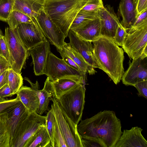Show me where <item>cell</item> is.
Listing matches in <instances>:
<instances>
[{"label": "cell", "instance_id": "cell-40", "mask_svg": "<svg viewBox=\"0 0 147 147\" xmlns=\"http://www.w3.org/2000/svg\"><path fill=\"white\" fill-rule=\"evenodd\" d=\"M57 51L60 53L62 59L68 65L78 71L81 73L83 76H84L82 73L78 66L70 57L61 50H59Z\"/></svg>", "mask_w": 147, "mask_h": 147}, {"label": "cell", "instance_id": "cell-22", "mask_svg": "<svg viewBox=\"0 0 147 147\" xmlns=\"http://www.w3.org/2000/svg\"><path fill=\"white\" fill-rule=\"evenodd\" d=\"M85 78H64L52 82L54 97L57 99L80 84H85Z\"/></svg>", "mask_w": 147, "mask_h": 147}, {"label": "cell", "instance_id": "cell-19", "mask_svg": "<svg viewBox=\"0 0 147 147\" xmlns=\"http://www.w3.org/2000/svg\"><path fill=\"white\" fill-rule=\"evenodd\" d=\"M118 12L121 18L120 23L126 30L133 24L137 15L136 6L134 0H121Z\"/></svg>", "mask_w": 147, "mask_h": 147}, {"label": "cell", "instance_id": "cell-24", "mask_svg": "<svg viewBox=\"0 0 147 147\" xmlns=\"http://www.w3.org/2000/svg\"><path fill=\"white\" fill-rule=\"evenodd\" d=\"M60 50L70 57L78 66L84 76L86 72L91 75L95 74L96 72L94 68L88 64L69 43H66Z\"/></svg>", "mask_w": 147, "mask_h": 147}, {"label": "cell", "instance_id": "cell-1", "mask_svg": "<svg viewBox=\"0 0 147 147\" xmlns=\"http://www.w3.org/2000/svg\"><path fill=\"white\" fill-rule=\"evenodd\" d=\"M121 121L112 111L104 110L81 120L77 125L81 138H99L107 147H115L122 134Z\"/></svg>", "mask_w": 147, "mask_h": 147}, {"label": "cell", "instance_id": "cell-37", "mask_svg": "<svg viewBox=\"0 0 147 147\" xmlns=\"http://www.w3.org/2000/svg\"><path fill=\"white\" fill-rule=\"evenodd\" d=\"M20 101L17 96L13 99L0 100V114L6 111Z\"/></svg>", "mask_w": 147, "mask_h": 147}, {"label": "cell", "instance_id": "cell-2", "mask_svg": "<svg viewBox=\"0 0 147 147\" xmlns=\"http://www.w3.org/2000/svg\"><path fill=\"white\" fill-rule=\"evenodd\" d=\"M92 42L93 55L98 68L106 73L117 84L124 72L123 49L112 39L102 36Z\"/></svg>", "mask_w": 147, "mask_h": 147}, {"label": "cell", "instance_id": "cell-3", "mask_svg": "<svg viewBox=\"0 0 147 147\" xmlns=\"http://www.w3.org/2000/svg\"><path fill=\"white\" fill-rule=\"evenodd\" d=\"M88 0H45L44 9L66 38L76 16Z\"/></svg>", "mask_w": 147, "mask_h": 147}, {"label": "cell", "instance_id": "cell-32", "mask_svg": "<svg viewBox=\"0 0 147 147\" xmlns=\"http://www.w3.org/2000/svg\"><path fill=\"white\" fill-rule=\"evenodd\" d=\"M104 7L102 0H88L80 11L97 14L98 10Z\"/></svg>", "mask_w": 147, "mask_h": 147}, {"label": "cell", "instance_id": "cell-4", "mask_svg": "<svg viewBox=\"0 0 147 147\" xmlns=\"http://www.w3.org/2000/svg\"><path fill=\"white\" fill-rule=\"evenodd\" d=\"M85 84H79L57 99L61 108L76 125L81 120L84 109Z\"/></svg>", "mask_w": 147, "mask_h": 147}, {"label": "cell", "instance_id": "cell-39", "mask_svg": "<svg viewBox=\"0 0 147 147\" xmlns=\"http://www.w3.org/2000/svg\"><path fill=\"white\" fill-rule=\"evenodd\" d=\"M147 22V9L137 14L136 19L131 27H135Z\"/></svg>", "mask_w": 147, "mask_h": 147}, {"label": "cell", "instance_id": "cell-36", "mask_svg": "<svg viewBox=\"0 0 147 147\" xmlns=\"http://www.w3.org/2000/svg\"><path fill=\"white\" fill-rule=\"evenodd\" d=\"M127 33L126 30L121 24L117 29L113 41L118 46L122 47Z\"/></svg>", "mask_w": 147, "mask_h": 147}, {"label": "cell", "instance_id": "cell-47", "mask_svg": "<svg viewBox=\"0 0 147 147\" xmlns=\"http://www.w3.org/2000/svg\"></svg>", "mask_w": 147, "mask_h": 147}, {"label": "cell", "instance_id": "cell-33", "mask_svg": "<svg viewBox=\"0 0 147 147\" xmlns=\"http://www.w3.org/2000/svg\"><path fill=\"white\" fill-rule=\"evenodd\" d=\"M81 140L83 147H107L99 138H81Z\"/></svg>", "mask_w": 147, "mask_h": 147}, {"label": "cell", "instance_id": "cell-42", "mask_svg": "<svg viewBox=\"0 0 147 147\" xmlns=\"http://www.w3.org/2000/svg\"><path fill=\"white\" fill-rule=\"evenodd\" d=\"M136 3L138 14L147 9V0H136Z\"/></svg>", "mask_w": 147, "mask_h": 147}, {"label": "cell", "instance_id": "cell-44", "mask_svg": "<svg viewBox=\"0 0 147 147\" xmlns=\"http://www.w3.org/2000/svg\"><path fill=\"white\" fill-rule=\"evenodd\" d=\"M8 69L0 75V88L5 84H8Z\"/></svg>", "mask_w": 147, "mask_h": 147}, {"label": "cell", "instance_id": "cell-41", "mask_svg": "<svg viewBox=\"0 0 147 147\" xmlns=\"http://www.w3.org/2000/svg\"><path fill=\"white\" fill-rule=\"evenodd\" d=\"M13 95L8 84L0 88V100L5 99V98L11 97Z\"/></svg>", "mask_w": 147, "mask_h": 147}, {"label": "cell", "instance_id": "cell-23", "mask_svg": "<svg viewBox=\"0 0 147 147\" xmlns=\"http://www.w3.org/2000/svg\"><path fill=\"white\" fill-rule=\"evenodd\" d=\"M38 92L39 105L36 112L38 115H42L47 110L50 101L53 97H54L52 82L48 77L45 82L42 89H39Z\"/></svg>", "mask_w": 147, "mask_h": 147}, {"label": "cell", "instance_id": "cell-9", "mask_svg": "<svg viewBox=\"0 0 147 147\" xmlns=\"http://www.w3.org/2000/svg\"><path fill=\"white\" fill-rule=\"evenodd\" d=\"M45 74L52 82L64 78H85L81 73L68 65L63 59L49 53Z\"/></svg>", "mask_w": 147, "mask_h": 147}, {"label": "cell", "instance_id": "cell-6", "mask_svg": "<svg viewBox=\"0 0 147 147\" xmlns=\"http://www.w3.org/2000/svg\"><path fill=\"white\" fill-rule=\"evenodd\" d=\"M127 32L122 47L129 57L133 59L140 57L147 47V22L126 29Z\"/></svg>", "mask_w": 147, "mask_h": 147}, {"label": "cell", "instance_id": "cell-12", "mask_svg": "<svg viewBox=\"0 0 147 147\" xmlns=\"http://www.w3.org/2000/svg\"><path fill=\"white\" fill-rule=\"evenodd\" d=\"M121 80L125 85L134 86L138 82L147 80V55L142 54L133 59Z\"/></svg>", "mask_w": 147, "mask_h": 147}, {"label": "cell", "instance_id": "cell-48", "mask_svg": "<svg viewBox=\"0 0 147 147\" xmlns=\"http://www.w3.org/2000/svg\"></svg>", "mask_w": 147, "mask_h": 147}, {"label": "cell", "instance_id": "cell-43", "mask_svg": "<svg viewBox=\"0 0 147 147\" xmlns=\"http://www.w3.org/2000/svg\"><path fill=\"white\" fill-rule=\"evenodd\" d=\"M10 68V65L8 61L4 58L0 56V75Z\"/></svg>", "mask_w": 147, "mask_h": 147}, {"label": "cell", "instance_id": "cell-30", "mask_svg": "<svg viewBox=\"0 0 147 147\" xmlns=\"http://www.w3.org/2000/svg\"><path fill=\"white\" fill-rule=\"evenodd\" d=\"M9 131L6 123L0 116V147H10Z\"/></svg>", "mask_w": 147, "mask_h": 147}, {"label": "cell", "instance_id": "cell-26", "mask_svg": "<svg viewBox=\"0 0 147 147\" xmlns=\"http://www.w3.org/2000/svg\"><path fill=\"white\" fill-rule=\"evenodd\" d=\"M36 18L32 19L20 11H13L9 15L7 22L12 30L15 29L20 24L22 23H33Z\"/></svg>", "mask_w": 147, "mask_h": 147}, {"label": "cell", "instance_id": "cell-17", "mask_svg": "<svg viewBox=\"0 0 147 147\" xmlns=\"http://www.w3.org/2000/svg\"><path fill=\"white\" fill-rule=\"evenodd\" d=\"M34 65V72L37 76L45 74L48 56L50 51V43L45 41L28 50Z\"/></svg>", "mask_w": 147, "mask_h": 147}, {"label": "cell", "instance_id": "cell-15", "mask_svg": "<svg viewBox=\"0 0 147 147\" xmlns=\"http://www.w3.org/2000/svg\"><path fill=\"white\" fill-rule=\"evenodd\" d=\"M24 79L29 83L31 87L22 86L16 94L29 113L36 112L39 105L38 92L39 88L38 83L37 80L34 83L27 77Z\"/></svg>", "mask_w": 147, "mask_h": 147}, {"label": "cell", "instance_id": "cell-7", "mask_svg": "<svg viewBox=\"0 0 147 147\" xmlns=\"http://www.w3.org/2000/svg\"><path fill=\"white\" fill-rule=\"evenodd\" d=\"M46 116L36 112L30 113L22 122L16 131L10 147H26L29 139L42 125L45 124Z\"/></svg>", "mask_w": 147, "mask_h": 147}, {"label": "cell", "instance_id": "cell-14", "mask_svg": "<svg viewBox=\"0 0 147 147\" xmlns=\"http://www.w3.org/2000/svg\"><path fill=\"white\" fill-rule=\"evenodd\" d=\"M29 113L20 101L6 111L0 114V116L6 123L9 129L10 144L20 125Z\"/></svg>", "mask_w": 147, "mask_h": 147}, {"label": "cell", "instance_id": "cell-5", "mask_svg": "<svg viewBox=\"0 0 147 147\" xmlns=\"http://www.w3.org/2000/svg\"><path fill=\"white\" fill-rule=\"evenodd\" d=\"M51 109L55 116L58 126L68 147H83L77 125L61 108L57 99L53 97Z\"/></svg>", "mask_w": 147, "mask_h": 147}, {"label": "cell", "instance_id": "cell-11", "mask_svg": "<svg viewBox=\"0 0 147 147\" xmlns=\"http://www.w3.org/2000/svg\"><path fill=\"white\" fill-rule=\"evenodd\" d=\"M14 30L28 50L47 40L36 19L33 23L20 24Z\"/></svg>", "mask_w": 147, "mask_h": 147}, {"label": "cell", "instance_id": "cell-31", "mask_svg": "<svg viewBox=\"0 0 147 147\" xmlns=\"http://www.w3.org/2000/svg\"><path fill=\"white\" fill-rule=\"evenodd\" d=\"M14 0H0V20L6 22L13 11Z\"/></svg>", "mask_w": 147, "mask_h": 147}, {"label": "cell", "instance_id": "cell-25", "mask_svg": "<svg viewBox=\"0 0 147 147\" xmlns=\"http://www.w3.org/2000/svg\"><path fill=\"white\" fill-rule=\"evenodd\" d=\"M52 147L45 124L41 126L31 137L26 147Z\"/></svg>", "mask_w": 147, "mask_h": 147}, {"label": "cell", "instance_id": "cell-8", "mask_svg": "<svg viewBox=\"0 0 147 147\" xmlns=\"http://www.w3.org/2000/svg\"><path fill=\"white\" fill-rule=\"evenodd\" d=\"M8 46L11 62V68L21 73L26 59L30 55L15 30L9 27L5 28L4 35Z\"/></svg>", "mask_w": 147, "mask_h": 147}, {"label": "cell", "instance_id": "cell-38", "mask_svg": "<svg viewBox=\"0 0 147 147\" xmlns=\"http://www.w3.org/2000/svg\"><path fill=\"white\" fill-rule=\"evenodd\" d=\"M137 90L138 96L147 99V80L138 82L134 86Z\"/></svg>", "mask_w": 147, "mask_h": 147}, {"label": "cell", "instance_id": "cell-29", "mask_svg": "<svg viewBox=\"0 0 147 147\" xmlns=\"http://www.w3.org/2000/svg\"><path fill=\"white\" fill-rule=\"evenodd\" d=\"M51 142L52 147H68L63 135L58 126L55 118Z\"/></svg>", "mask_w": 147, "mask_h": 147}, {"label": "cell", "instance_id": "cell-46", "mask_svg": "<svg viewBox=\"0 0 147 147\" xmlns=\"http://www.w3.org/2000/svg\"><path fill=\"white\" fill-rule=\"evenodd\" d=\"M134 0V1H135V3H136V0Z\"/></svg>", "mask_w": 147, "mask_h": 147}, {"label": "cell", "instance_id": "cell-28", "mask_svg": "<svg viewBox=\"0 0 147 147\" xmlns=\"http://www.w3.org/2000/svg\"><path fill=\"white\" fill-rule=\"evenodd\" d=\"M97 17V14L86 13L80 11L73 21L70 29L73 30L78 28Z\"/></svg>", "mask_w": 147, "mask_h": 147}, {"label": "cell", "instance_id": "cell-21", "mask_svg": "<svg viewBox=\"0 0 147 147\" xmlns=\"http://www.w3.org/2000/svg\"><path fill=\"white\" fill-rule=\"evenodd\" d=\"M100 29V20L98 16L81 27L71 30L81 38L92 42L101 36Z\"/></svg>", "mask_w": 147, "mask_h": 147}, {"label": "cell", "instance_id": "cell-16", "mask_svg": "<svg viewBox=\"0 0 147 147\" xmlns=\"http://www.w3.org/2000/svg\"><path fill=\"white\" fill-rule=\"evenodd\" d=\"M67 36L69 44L72 47L94 68H98L93 55V45L92 42L84 40L78 36L71 30L70 29Z\"/></svg>", "mask_w": 147, "mask_h": 147}, {"label": "cell", "instance_id": "cell-18", "mask_svg": "<svg viewBox=\"0 0 147 147\" xmlns=\"http://www.w3.org/2000/svg\"><path fill=\"white\" fill-rule=\"evenodd\" d=\"M142 130L138 126L124 130L115 147H147V141L141 133Z\"/></svg>", "mask_w": 147, "mask_h": 147}, {"label": "cell", "instance_id": "cell-13", "mask_svg": "<svg viewBox=\"0 0 147 147\" xmlns=\"http://www.w3.org/2000/svg\"><path fill=\"white\" fill-rule=\"evenodd\" d=\"M101 25L100 35L113 40L118 26L121 24L113 8L107 5L97 12Z\"/></svg>", "mask_w": 147, "mask_h": 147}, {"label": "cell", "instance_id": "cell-27", "mask_svg": "<svg viewBox=\"0 0 147 147\" xmlns=\"http://www.w3.org/2000/svg\"><path fill=\"white\" fill-rule=\"evenodd\" d=\"M8 84L14 95L23 85V78L21 73H17L11 68L8 69Z\"/></svg>", "mask_w": 147, "mask_h": 147}, {"label": "cell", "instance_id": "cell-20", "mask_svg": "<svg viewBox=\"0 0 147 147\" xmlns=\"http://www.w3.org/2000/svg\"><path fill=\"white\" fill-rule=\"evenodd\" d=\"M45 3V0H14L13 11H20L34 19L44 7Z\"/></svg>", "mask_w": 147, "mask_h": 147}, {"label": "cell", "instance_id": "cell-35", "mask_svg": "<svg viewBox=\"0 0 147 147\" xmlns=\"http://www.w3.org/2000/svg\"><path fill=\"white\" fill-rule=\"evenodd\" d=\"M55 120V116L53 111L50 109L47 112L46 116L45 125L50 137L51 141L52 138Z\"/></svg>", "mask_w": 147, "mask_h": 147}, {"label": "cell", "instance_id": "cell-34", "mask_svg": "<svg viewBox=\"0 0 147 147\" xmlns=\"http://www.w3.org/2000/svg\"><path fill=\"white\" fill-rule=\"evenodd\" d=\"M0 56L5 59L11 67V62L8 46L4 36L0 35Z\"/></svg>", "mask_w": 147, "mask_h": 147}, {"label": "cell", "instance_id": "cell-10", "mask_svg": "<svg viewBox=\"0 0 147 147\" xmlns=\"http://www.w3.org/2000/svg\"><path fill=\"white\" fill-rule=\"evenodd\" d=\"M36 19L45 36L51 44L55 47L57 51L62 49L66 44L64 41L66 37L44 8L40 11Z\"/></svg>", "mask_w": 147, "mask_h": 147}, {"label": "cell", "instance_id": "cell-45", "mask_svg": "<svg viewBox=\"0 0 147 147\" xmlns=\"http://www.w3.org/2000/svg\"><path fill=\"white\" fill-rule=\"evenodd\" d=\"M0 35H3V32H2V31L0 29Z\"/></svg>", "mask_w": 147, "mask_h": 147}]
</instances>
